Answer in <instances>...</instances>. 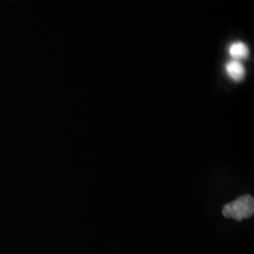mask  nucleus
<instances>
[{"label": "nucleus", "mask_w": 254, "mask_h": 254, "mask_svg": "<svg viewBox=\"0 0 254 254\" xmlns=\"http://www.w3.org/2000/svg\"><path fill=\"white\" fill-rule=\"evenodd\" d=\"M254 213V200L251 195L239 197L233 202L227 203L222 209V214L225 218H235L238 221L253 217Z\"/></svg>", "instance_id": "1"}, {"label": "nucleus", "mask_w": 254, "mask_h": 254, "mask_svg": "<svg viewBox=\"0 0 254 254\" xmlns=\"http://www.w3.org/2000/svg\"><path fill=\"white\" fill-rule=\"evenodd\" d=\"M228 75L236 82L242 81L245 77V67L238 61H231L226 64Z\"/></svg>", "instance_id": "2"}, {"label": "nucleus", "mask_w": 254, "mask_h": 254, "mask_svg": "<svg viewBox=\"0 0 254 254\" xmlns=\"http://www.w3.org/2000/svg\"><path fill=\"white\" fill-rule=\"evenodd\" d=\"M229 54L234 59V61H243L247 60L250 51L248 46H246L242 42H236L229 47Z\"/></svg>", "instance_id": "3"}]
</instances>
